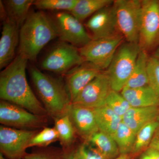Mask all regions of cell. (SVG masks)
<instances>
[{
	"label": "cell",
	"mask_w": 159,
	"mask_h": 159,
	"mask_svg": "<svg viewBox=\"0 0 159 159\" xmlns=\"http://www.w3.org/2000/svg\"><path fill=\"white\" fill-rule=\"evenodd\" d=\"M28 61L25 57L18 54L1 72L0 98L1 100L19 106L32 113L49 116L27 80L26 70Z\"/></svg>",
	"instance_id": "obj_1"
},
{
	"label": "cell",
	"mask_w": 159,
	"mask_h": 159,
	"mask_svg": "<svg viewBox=\"0 0 159 159\" xmlns=\"http://www.w3.org/2000/svg\"><path fill=\"white\" fill-rule=\"evenodd\" d=\"M57 37L54 20L43 11L30 12L20 28L18 54L34 62L43 48Z\"/></svg>",
	"instance_id": "obj_2"
},
{
	"label": "cell",
	"mask_w": 159,
	"mask_h": 159,
	"mask_svg": "<svg viewBox=\"0 0 159 159\" xmlns=\"http://www.w3.org/2000/svg\"><path fill=\"white\" fill-rule=\"evenodd\" d=\"M29 74L38 96L49 116L54 119L66 113L72 103L65 82L44 74L34 66Z\"/></svg>",
	"instance_id": "obj_3"
},
{
	"label": "cell",
	"mask_w": 159,
	"mask_h": 159,
	"mask_svg": "<svg viewBox=\"0 0 159 159\" xmlns=\"http://www.w3.org/2000/svg\"><path fill=\"white\" fill-rule=\"evenodd\" d=\"M139 44L122 43L106 70L113 90L121 92L133 71L139 52Z\"/></svg>",
	"instance_id": "obj_4"
},
{
	"label": "cell",
	"mask_w": 159,
	"mask_h": 159,
	"mask_svg": "<svg viewBox=\"0 0 159 159\" xmlns=\"http://www.w3.org/2000/svg\"><path fill=\"white\" fill-rule=\"evenodd\" d=\"M113 6L119 33L127 42L139 44L142 1L116 0Z\"/></svg>",
	"instance_id": "obj_5"
},
{
	"label": "cell",
	"mask_w": 159,
	"mask_h": 159,
	"mask_svg": "<svg viewBox=\"0 0 159 159\" xmlns=\"http://www.w3.org/2000/svg\"><path fill=\"white\" fill-rule=\"evenodd\" d=\"M48 116H39L11 102L1 100L0 123L11 128L26 130H39L47 127Z\"/></svg>",
	"instance_id": "obj_6"
},
{
	"label": "cell",
	"mask_w": 159,
	"mask_h": 159,
	"mask_svg": "<svg viewBox=\"0 0 159 159\" xmlns=\"http://www.w3.org/2000/svg\"><path fill=\"white\" fill-rule=\"evenodd\" d=\"M159 44V0L142 1L139 45L147 53Z\"/></svg>",
	"instance_id": "obj_7"
},
{
	"label": "cell",
	"mask_w": 159,
	"mask_h": 159,
	"mask_svg": "<svg viewBox=\"0 0 159 159\" xmlns=\"http://www.w3.org/2000/svg\"><path fill=\"white\" fill-rule=\"evenodd\" d=\"M84 62L78 48L60 41L56 43L46 55L40 66L44 70L64 75L71 69Z\"/></svg>",
	"instance_id": "obj_8"
},
{
	"label": "cell",
	"mask_w": 159,
	"mask_h": 159,
	"mask_svg": "<svg viewBox=\"0 0 159 159\" xmlns=\"http://www.w3.org/2000/svg\"><path fill=\"white\" fill-rule=\"evenodd\" d=\"M124 38L122 35L107 38L92 39L79 48L84 62L93 64L101 70H107Z\"/></svg>",
	"instance_id": "obj_9"
},
{
	"label": "cell",
	"mask_w": 159,
	"mask_h": 159,
	"mask_svg": "<svg viewBox=\"0 0 159 159\" xmlns=\"http://www.w3.org/2000/svg\"><path fill=\"white\" fill-rule=\"evenodd\" d=\"M39 130H26L0 126L1 153L8 159H23L31 139Z\"/></svg>",
	"instance_id": "obj_10"
},
{
	"label": "cell",
	"mask_w": 159,
	"mask_h": 159,
	"mask_svg": "<svg viewBox=\"0 0 159 159\" xmlns=\"http://www.w3.org/2000/svg\"><path fill=\"white\" fill-rule=\"evenodd\" d=\"M54 21L58 37L61 41L80 48L93 39L82 22L71 13L64 11L58 12Z\"/></svg>",
	"instance_id": "obj_11"
},
{
	"label": "cell",
	"mask_w": 159,
	"mask_h": 159,
	"mask_svg": "<svg viewBox=\"0 0 159 159\" xmlns=\"http://www.w3.org/2000/svg\"><path fill=\"white\" fill-rule=\"evenodd\" d=\"M112 89L108 74L102 71L80 92L72 103L95 109L106 105Z\"/></svg>",
	"instance_id": "obj_12"
},
{
	"label": "cell",
	"mask_w": 159,
	"mask_h": 159,
	"mask_svg": "<svg viewBox=\"0 0 159 159\" xmlns=\"http://www.w3.org/2000/svg\"><path fill=\"white\" fill-rule=\"evenodd\" d=\"M85 27L90 32L93 39L121 35L117 27L113 4L92 16L86 22Z\"/></svg>",
	"instance_id": "obj_13"
},
{
	"label": "cell",
	"mask_w": 159,
	"mask_h": 159,
	"mask_svg": "<svg viewBox=\"0 0 159 159\" xmlns=\"http://www.w3.org/2000/svg\"><path fill=\"white\" fill-rule=\"evenodd\" d=\"M66 114L68 116L76 134L89 142L91 137L99 131L93 109L71 103Z\"/></svg>",
	"instance_id": "obj_14"
},
{
	"label": "cell",
	"mask_w": 159,
	"mask_h": 159,
	"mask_svg": "<svg viewBox=\"0 0 159 159\" xmlns=\"http://www.w3.org/2000/svg\"><path fill=\"white\" fill-rule=\"evenodd\" d=\"M102 71L91 63L84 62L67 72L65 82L71 102Z\"/></svg>",
	"instance_id": "obj_15"
},
{
	"label": "cell",
	"mask_w": 159,
	"mask_h": 159,
	"mask_svg": "<svg viewBox=\"0 0 159 159\" xmlns=\"http://www.w3.org/2000/svg\"><path fill=\"white\" fill-rule=\"evenodd\" d=\"M20 28L6 19L3 22L0 39V69L9 65L15 59L16 50L19 44Z\"/></svg>",
	"instance_id": "obj_16"
},
{
	"label": "cell",
	"mask_w": 159,
	"mask_h": 159,
	"mask_svg": "<svg viewBox=\"0 0 159 159\" xmlns=\"http://www.w3.org/2000/svg\"><path fill=\"white\" fill-rule=\"evenodd\" d=\"M159 116V106L131 107L122 117V122L137 134L144 125L157 120Z\"/></svg>",
	"instance_id": "obj_17"
},
{
	"label": "cell",
	"mask_w": 159,
	"mask_h": 159,
	"mask_svg": "<svg viewBox=\"0 0 159 159\" xmlns=\"http://www.w3.org/2000/svg\"><path fill=\"white\" fill-rule=\"evenodd\" d=\"M121 94L132 107L159 106V97L148 85L139 88L125 87Z\"/></svg>",
	"instance_id": "obj_18"
},
{
	"label": "cell",
	"mask_w": 159,
	"mask_h": 159,
	"mask_svg": "<svg viewBox=\"0 0 159 159\" xmlns=\"http://www.w3.org/2000/svg\"><path fill=\"white\" fill-rule=\"evenodd\" d=\"M34 0H6L2 1L7 19L15 23L20 28L25 21L30 13V7Z\"/></svg>",
	"instance_id": "obj_19"
},
{
	"label": "cell",
	"mask_w": 159,
	"mask_h": 159,
	"mask_svg": "<svg viewBox=\"0 0 159 159\" xmlns=\"http://www.w3.org/2000/svg\"><path fill=\"white\" fill-rule=\"evenodd\" d=\"M54 127L57 131L58 141L65 152L73 149L76 139V132L66 113L53 119Z\"/></svg>",
	"instance_id": "obj_20"
},
{
	"label": "cell",
	"mask_w": 159,
	"mask_h": 159,
	"mask_svg": "<svg viewBox=\"0 0 159 159\" xmlns=\"http://www.w3.org/2000/svg\"><path fill=\"white\" fill-rule=\"evenodd\" d=\"M93 110L99 131L111 136L122 122V117L106 105Z\"/></svg>",
	"instance_id": "obj_21"
},
{
	"label": "cell",
	"mask_w": 159,
	"mask_h": 159,
	"mask_svg": "<svg viewBox=\"0 0 159 159\" xmlns=\"http://www.w3.org/2000/svg\"><path fill=\"white\" fill-rule=\"evenodd\" d=\"M148 58V53L141 50L133 71L125 87L130 89L139 88L148 85L147 72Z\"/></svg>",
	"instance_id": "obj_22"
},
{
	"label": "cell",
	"mask_w": 159,
	"mask_h": 159,
	"mask_svg": "<svg viewBox=\"0 0 159 159\" xmlns=\"http://www.w3.org/2000/svg\"><path fill=\"white\" fill-rule=\"evenodd\" d=\"M112 0H78L71 13L82 22L97 11L112 5Z\"/></svg>",
	"instance_id": "obj_23"
},
{
	"label": "cell",
	"mask_w": 159,
	"mask_h": 159,
	"mask_svg": "<svg viewBox=\"0 0 159 159\" xmlns=\"http://www.w3.org/2000/svg\"><path fill=\"white\" fill-rule=\"evenodd\" d=\"M89 142L108 159H114L120 155L116 143L110 135L99 131L94 134Z\"/></svg>",
	"instance_id": "obj_24"
},
{
	"label": "cell",
	"mask_w": 159,
	"mask_h": 159,
	"mask_svg": "<svg viewBox=\"0 0 159 159\" xmlns=\"http://www.w3.org/2000/svg\"><path fill=\"white\" fill-rule=\"evenodd\" d=\"M136 135V134L122 121L117 130L111 135L118 145L120 154L132 152Z\"/></svg>",
	"instance_id": "obj_25"
},
{
	"label": "cell",
	"mask_w": 159,
	"mask_h": 159,
	"mask_svg": "<svg viewBox=\"0 0 159 159\" xmlns=\"http://www.w3.org/2000/svg\"><path fill=\"white\" fill-rule=\"evenodd\" d=\"M159 126L157 120L147 123L140 129L136 135L132 153H137L149 147L154 135Z\"/></svg>",
	"instance_id": "obj_26"
},
{
	"label": "cell",
	"mask_w": 159,
	"mask_h": 159,
	"mask_svg": "<svg viewBox=\"0 0 159 159\" xmlns=\"http://www.w3.org/2000/svg\"><path fill=\"white\" fill-rule=\"evenodd\" d=\"M58 141V135L54 127H45L39 131L31 139L29 148L48 147L50 144Z\"/></svg>",
	"instance_id": "obj_27"
},
{
	"label": "cell",
	"mask_w": 159,
	"mask_h": 159,
	"mask_svg": "<svg viewBox=\"0 0 159 159\" xmlns=\"http://www.w3.org/2000/svg\"><path fill=\"white\" fill-rule=\"evenodd\" d=\"M78 0H36L33 5L41 11L60 10L71 12Z\"/></svg>",
	"instance_id": "obj_28"
},
{
	"label": "cell",
	"mask_w": 159,
	"mask_h": 159,
	"mask_svg": "<svg viewBox=\"0 0 159 159\" xmlns=\"http://www.w3.org/2000/svg\"><path fill=\"white\" fill-rule=\"evenodd\" d=\"M106 105L122 118L132 107L122 94L113 90H111L107 98Z\"/></svg>",
	"instance_id": "obj_29"
},
{
	"label": "cell",
	"mask_w": 159,
	"mask_h": 159,
	"mask_svg": "<svg viewBox=\"0 0 159 159\" xmlns=\"http://www.w3.org/2000/svg\"><path fill=\"white\" fill-rule=\"evenodd\" d=\"M23 159H65V152L62 148L57 147L34 148Z\"/></svg>",
	"instance_id": "obj_30"
},
{
	"label": "cell",
	"mask_w": 159,
	"mask_h": 159,
	"mask_svg": "<svg viewBox=\"0 0 159 159\" xmlns=\"http://www.w3.org/2000/svg\"><path fill=\"white\" fill-rule=\"evenodd\" d=\"M77 159H108L90 142H84L75 148Z\"/></svg>",
	"instance_id": "obj_31"
},
{
	"label": "cell",
	"mask_w": 159,
	"mask_h": 159,
	"mask_svg": "<svg viewBox=\"0 0 159 159\" xmlns=\"http://www.w3.org/2000/svg\"><path fill=\"white\" fill-rule=\"evenodd\" d=\"M147 72L148 86L159 97V59L152 55L148 58Z\"/></svg>",
	"instance_id": "obj_32"
},
{
	"label": "cell",
	"mask_w": 159,
	"mask_h": 159,
	"mask_svg": "<svg viewBox=\"0 0 159 159\" xmlns=\"http://www.w3.org/2000/svg\"><path fill=\"white\" fill-rule=\"evenodd\" d=\"M159 151V126L157 129L149 147Z\"/></svg>",
	"instance_id": "obj_33"
},
{
	"label": "cell",
	"mask_w": 159,
	"mask_h": 159,
	"mask_svg": "<svg viewBox=\"0 0 159 159\" xmlns=\"http://www.w3.org/2000/svg\"><path fill=\"white\" fill-rule=\"evenodd\" d=\"M145 151L151 157L152 159H159V151L153 148H148Z\"/></svg>",
	"instance_id": "obj_34"
},
{
	"label": "cell",
	"mask_w": 159,
	"mask_h": 159,
	"mask_svg": "<svg viewBox=\"0 0 159 159\" xmlns=\"http://www.w3.org/2000/svg\"><path fill=\"white\" fill-rule=\"evenodd\" d=\"M65 159H77L75 154V148L65 152Z\"/></svg>",
	"instance_id": "obj_35"
},
{
	"label": "cell",
	"mask_w": 159,
	"mask_h": 159,
	"mask_svg": "<svg viewBox=\"0 0 159 159\" xmlns=\"http://www.w3.org/2000/svg\"><path fill=\"white\" fill-rule=\"evenodd\" d=\"M114 159H130V157L129 154H120L119 156Z\"/></svg>",
	"instance_id": "obj_36"
},
{
	"label": "cell",
	"mask_w": 159,
	"mask_h": 159,
	"mask_svg": "<svg viewBox=\"0 0 159 159\" xmlns=\"http://www.w3.org/2000/svg\"><path fill=\"white\" fill-rule=\"evenodd\" d=\"M140 159H152L151 157L149 155V154L147 153L146 151L142 155Z\"/></svg>",
	"instance_id": "obj_37"
},
{
	"label": "cell",
	"mask_w": 159,
	"mask_h": 159,
	"mask_svg": "<svg viewBox=\"0 0 159 159\" xmlns=\"http://www.w3.org/2000/svg\"><path fill=\"white\" fill-rule=\"evenodd\" d=\"M152 56L159 59V44L155 51H154Z\"/></svg>",
	"instance_id": "obj_38"
},
{
	"label": "cell",
	"mask_w": 159,
	"mask_h": 159,
	"mask_svg": "<svg viewBox=\"0 0 159 159\" xmlns=\"http://www.w3.org/2000/svg\"><path fill=\"white\" fill-rule=\"evenodd\" d=\"M0 159H8L5 157L2 153H0Z\"/></svg>",
	"instance_id": "obj_39"
},
{
	"label": "cell",
	"mask_w": 159,
	"mask_h": 159,
	"mask_svg": "<svg viewBox=\"0 0 159 159\" xmlns=\"http://www.w3.org/2000/svg\"><path fill=\"white\" fill-rule=\"evenodd\" d=\"M157 121L159 122V116L158 117L157 119Z\"/></svg>",
	"instance_id": "obj_40"
}]
</instances>
